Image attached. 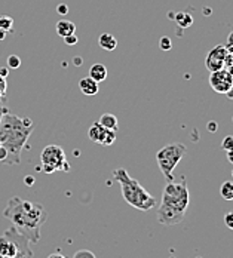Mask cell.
Instances as JSON below:
<instances>
[{
	"label": "cell",
	"mask_w": 233,
	"mask_h": 258,
	"mask_svg": "<svg viewBox=\"0 0 233 258\" xmlns=\"http://www.w3.org/2000/svg\"><path fill=\"white\" fill-rule=\"evenodd\" d=\"M3 217L8 218L12 223V227L30 243H37L40 240V229L48 220V211L42 204L14 196L5 208Z\"/></svg>",
	"instance_id": "cell-1"
},
{
	"label": "cell",
	"mask_w": 233,
	"mask_h": 258,
	"mask_svg": "<svg viewBox=\"0 0 233 258\" xmlns=\"http://www.w3.org/2000/svg\"><path fill=\"white\" fill-rule=\"evenodd\" d=\"M34 131L30 117H18L9 110L0 119V146L6 150L3 163L17 165L21 162V153Z\"/></svg>",
	"instance_id": "cell-2"
},
{
	"label": "cell",
	"mask_w": 233,
	"mask_h": 258,
	"mask_svg": "<svg viewBox=\"0 0 233 258\" xmlns=\"http://www.w3.org/2000/svg\"><path fill=\"white\" fill-rule=\"evenodd\" d=\"M190 204V193L187 182L168 181L163 191L160 207L157 208V221L163 226H176L184 220Z\"/></svg>",
	"instance_id": "cell-3"
},
{
	"label": "cell",
	"mask_w": 233,
	"mask_h": 258,
	"mask_svg": "<svg viewBox=\"0 0 233 258\" xmlns=\"http://www.w3.org/2000/svg\"><path fill=\"white\" fill-rule=\"evenodd\" d=\"M113 177L121 184L122 196L128 205L140 211H150L152 208L156 207L155 198L138 181L132 178L127 169L124 168L114 169Z\"/></svg>",
	"instance_id": "cell-4"
},
{
	"label": "cell",
	"mask_w": 233,
	"mask_h": 258,
	"mask_svg": "<svg viewBox=\"0 0 233 258\" xmlns=\"http://www.w3.org/2000/svg\"><path fill=\"white\" fill-rule=\"evenodd\" d=\"M0 255L5 258H33L30 242L14 227L0 236Z\"/></svg>",
	"instance_id": "cell-5"
},
{
	"label": "cell",
	"mask_w": 233,
	"mask_h": 258,
	"mask_svg": "<svg viewBox=\"0 0 233 258\" xmlns=\"http://www.w3.org/2000/svg\"><path fill=\"white\" fill-rule=\"evenodd\" d=\"M186 152H187V147L183 143H171L162 147L156 153V162L166 181L174 180V169L180 163Z\"/></svg>",
	"instance_id": "cell-6"
},
{
	"label": "cell",
	"mask_w": 233,
	"mask_h": 258,
	"mask_svg": "<svg viewBox=\"0 0 233 258\" xmlns=\"http://www.w3.org/2000/svg\"><path fill=\"white\" fill-rule=\"evenodd\" d=\"M40 162L43 166V171L46 174H52L55 171H64L67 172L70 169V165L67 163L66 153L60 146H48L40 153Z\"/></svg>",
	"instance_id": "cell-7"
},
{
	"label": "cell",
	"mask_w": 233,
	"mask_h": 258,
	"mask_svg": "<svg viewBox=\"0 0 233 258\" xmlns=\"http://www.w3.org/2000/svg\"><path fill=\"white\" fill-rule=\"evenodd\" d=\"M209 85L217 94H229L233 86V75L226 69L212 72L209 76Z\"/></svg>",
	"instance_id": "cell-8"
},
{
	"label": "cell",
	"mask_w": 233,
	"mask_h": 258,
	"mask_svg": "<svg viewBox=\"0 0 233 258\" xmlns=\"http://www.w3.org/2000/svg\"><path fill=\"white\" fill-rule=\"evenodd\" d=\"M88 137H89L91 141L108 147L116 141V131L105 129L98 122H95V123H92V126L88 131Z\"/></svg>",
	"instance_id": "cell-9"
},
{
	"label": "cell",
	"mask_w": 233,
	"mask_h": 258,
	"mask_svg": "<svg viewBox=\"0 0 233 258\" xmlns=\"http://www.w3.org/2000/svg\"><path fill=\"white\" fill-rule=\"evenodd\" d=\"M227 53H229L227 48L223 46V45H218V46L212 48L207 55V59H205V66H207L208 70L212 73V72L224 69L226 61H227Z\"/></svg>",
	"instance_id": "cell-10"
},
{
	"label": "cell",
	"mask_w": 233,
	"mask_h": 258,
	"mask_svg": "<svg viewBox=\"0 0 233 258\" xmlns=\"http://www.w3.org/2000/svg\"><path fill=\"white\" fill-rule=\"evenodd\" d=\"M79 88H80V91H82L85 95H88V97H94V95H97V94H98V89H100L98 82H95L94 79L89 78V76L80 79V82H79Z\"/></svg>",
	"instance_id": "cell-11"
},
{
	"label": "cell",
	"mask_w": 233,
	"mask_h": 258,
	"mask_svg": "<svg viewBox=\"0 0 233 258\" xmlns=\"http://www.w3.org/2000/svg\"><path fill=\"white\" fill-rule=\"evenodd\" d=\"M55 30H56V34L61 36V37L64 39V37H67V36L75 34L76 26H75V23H72V21H69V20H61V21L56 23Z\"/></svg>",
	"instance_id": "cell-12"
},
{
	"label": "cell",
	"mask_w": 233,
	"mask_h": 258,
	"mask_svg": "<svg viewBox=\"0 0 233 258\" xmlns=\"http://www.w3.org/2000/svg\"><path fill=\"white\" fill-rule=\"evenodd\" d=\"M107 75H108L107 67H105L104 64H100V62L92 64L91 69H89V72H88V76L92 78L95 82H98V83H100V82H104V80L107 79Z\"/></svg>",
	"instance_id": "cell-13"
},
{
	"label": "cell",
	"mask_w": 233,
	"mask_h": 258,
	"mask_svg": "<svg viewBox=\"0 0 233 258\" xmlns=\"http://www.w3.org/2000/svg\"><path fill=\"white\" fill-rule=\"evenodd\" d=\"M98 45L103 48L104 51H114L116 46H118V40L113 34L110 33H103L100 37H98Z\"/></svg>",
	"instance_id": "cell-14"
},
{
	"label": "cell",
	"mask_w": 233,
	"mask_h": 258,
	"mask_svg": "<svg viewBox=\"0 0 233 258\" xmlns=\"http://www.w3.org/2000/svg\"><path fill=\"white\" fill-rule=\"evenodd\" d=\"M98 123H100L101 126H104L105 129H110V131H116V132H118V129H119L118 117H116L114 114H111V113H105V114H103V116L100 117Z\"/></svg>",
	"instance_id": "cell-15"
},
{
	"label": "cell",
	"mask_w": 233,
	"mask_h": 258,
	"mask_svg": "<svg viewBox=\"0 0 233 258\" xmlns=\"http://www.w3.org/2000/svg\"><path fill=\"white\" fill-rule=\"evenodd\" d=\"M220 195L224 201H233V181H224L221 184Z\"/></svg>",
	"instance_id": "cell-16"
},
{
	"label": "cell",
	"mask_w": 233,
	"mask_h": 258,
	"mask_svg": "<svg viewBox=\"0 0 233 258\" xmlns=\"http://www.w3.org/2000/svg\"><path fill=\"white\" fill-rule=\"evenodd\" d=\"M14 26V20L8 15H2L0 17V28L5 30V31H9Z\"/></svg>",
	"instance_id": "cell-17"
},
{
	"label": "cell",
	"mask_w": 233,
	"mask_h": 258,
	"mask_svg": "<svg viewBox=\"0 0 233 258\" xmlns=\"http://www.w3.org/2000/svg\"><path fill=\"white\" fill-rule=\"evenodd\" d=\"M20 66H21V58L18 56V55H9L8 56V67L9 69H20Z\"/></svg>",
	"instance_id": "cell-18"
},
{
	"label": "cell",
	"mask_w": 233,
	"mask_h": 258,
	"mask_svg": "<svg viewBox=\"0 0 233 258\" xmlns=\"http://www.w3.org/2000/svg\"><path fill=\"white\" fill-rule=\"evenodd\" d=\"M176 20H177V23H179V24L183 27V28H184V27L190 26V24L193 23V20H192V18H190L187 14H179Z\"/></svg>",
	"instance_id": "cell-19"
},
{
	"label": "cell",
	"mask_w": 233,
	"mask_h": 258,
	"mask_svg": "<svg viewBox=\"0 0 233 258\" xmlns=\"http://www.w3.org/2000/svg\"><path fill=\"white\" fill-rule=\"evenodd\" d=\"M221 147L224 152H230L233 150V135H227L223 141H221Z\"/></svg>",
	"instance_id": "cell-20"
},
{
	"label": "cell",
	"mask_w": 233,
	"mask_h": 258,
	"mask_svg": "<svg viewBox=\"0 0 233 258\" xmlns=\"http://www.w3.org/2000/svg\"><path fill=\"white\" fill-rule=\"evenodd\" d=\"M159 46H160V49H162V51H169V49L172 48L171 39H169V37H166V36H163V37L160 39V42H159Z\"/></svg>",
	"instance_id": "cell-21"
},
{
	"label": "cell",
	"mask_w": 233,
	"mask_h": 258,
	"mask_svg": "<svg viewBox=\"0 0 233 258\" xmlns=\"http://www.w3.org/2000/svg\"><path fill=\"white\" fill-rule=\"evenodd\" d=\"M73 258H95V254L92 251H88V249H80L75 254Z\"/></svg>",
	"instance_id": "cell-22"
},
{
	"label": "cell",
	"mask_w": 233,
	"mask_h": 258,
	"mask_svg": "<svg viewBox=\"0 0 233 258\" xmlns=\"http://www.w3.org/2000/svg\"><path fill=\"white\" fill-rule=\"evenodd\" d=\"M224 224H226L227 229L233 230V211L227 212V214L224 215Z\"/></svg>",
	"instance_id": "cell-23"
},
{
	"label": "cell",
	"mask_w": 233,
	"mask_h": 258,
	"mask_svg": "<svg viewBox=\"0 0 233 258\" xmlns=\"http://www.w3.org/2000/svg\"><path fill=\"white\" fill-rule=\"evenodd\" d=\"M64 43H66V45H69V46L76 45V43H78V37H76V34H72V36L64 37Z\"/></svg>",
	"instance_id": "cell-24"
},
{
	"label": "cell",
	"mask_w": 233,
	"mask_h": 258,
	"mask_svg": "<svg viewBox=\"0 0 233 258\" xmlns=\"http://www.w3.org/2000/svg\"><path fill=\"white\" fill-rule=\"evenodd\" d=\"M6 91H8V83H6V79L0 76V95H2V97H6Z\"/></svg>",
	"instance_id": "cell-25"
},
{
	"label": "cell",
	"mask_w": 233,
	"mask_h": 258,
	"mask_svg": "<svg viewBox=\"0 0 233 258\" xmlns=\"http://www.w3.org/2000/svg\"><path fill=\"white\" fill-rule=\"evenodd\" d=\"M56 11H58V14H60V15H63V17H64V15H67V14H69V6H67V5H64V3H60V5H58V8H56Z\"/></svg>",
	"instance_id": "cell-26"
},
{
	"label": "cell",
	"mask_w": 233,
	"mask_h": 258,
	"mask_svg": "<svg viewBox=\"0 0 233 258\" xmlns=\"http://www.w3.org/2000/svg\"><path fill=\"white\" fill-rule=\"evenodd\" d=\"M8 75H9V67H8V66H6V67H2V69H0V76H2V78H8Z\"/></svg>",
	"instance_id": "cell-27"
},
{
	"label": "cell",
	"mask_w": 233,
	"mask_h": 258,
	"mask_svg": "<svg viewBox=\"0 0 233 258\" xmlns=\"http://www.w3.org/2000/svg\"><path fill=\"white\" fill-rule=\"evenodd\" d=\"M217 129H218V125H217L215 122H209V123H208V131H209V132H215Z\"/></svg>",
	"instance_id": "cell-28"
},
{
	"label": "cell",
	"mask_w": 233,
	"mask_h": 258,
	"mask_svg": "<svg viewBox=\"0 0 233 258\" xmlns=\"http://www.w3.org/2000/svg\"><path fill=\"white\" fill-rule=\"evenodd\" d=\"M24 181H26V184L28 185V187L34 184V178H33V177H28V175H27L26 178H24Z\"/></svg>",
	"instance_id": "cell-29"
},
{
	"label": "cell",
	"mask_w": 233,
	"mask_h": 258,
	"mask_svg": "<svg viewBox=\"0 0 233 258\" xmlns=\"http://www.w3.org/2000/svg\"><path fill=\"white\" fill-rule=\"evenodd\" d=\"M6 111H8V107H6L5 104H2V105H0V119H2V116H3Z\"/></svg>",
	"instance_id": "cell-30"
},
{
	"label": "cell",
	"mask_w": 233,
	"mask_h": 258,
	"mask_svg": "<svg viewBox=\"0 0 233 258\" xmlns=\"http://www.w3.org/2000/svg\"><path fill=\"white\" fill-rule=\"evenodd\" d=\"M226 156H227V160H229L230 163H233V150H230V152H226Z\"/></svg>",
	"instance_id": "cell-31"
},
{
	"label": "cell",
	"mask_w": 233,
	"mask_h": 258,
	"mask_svg": "<svg viewBox=\"0 0 233 258\" xmlns=\"http://www.w3.org/2000/svg\"><path fill=\"white\" fill-rule=\"evenodd\" d=\"M48 258H66L63 254H60V252H53V254H51Z\"/></svg>",
	"instance_id": "cell-32"
},
{
	"label": "cell",
	"mask_w": 233,
	"mask_h": 258,
	"mask_svg": "<svg viewBox=\"0 0 233 258\" xmlns=\"http://www.w3.org/2000/svg\"><path fill=\"white\" fill-rule=\"evenodd\" d=\"M5 36H6V31L0 28V40H2V39H5Z\"/></svg>",
	"instance_id": "cell-33"
},
{
	"label": "cell",
	"mask_w": 233,
	"mask_h": 258,
	"mask_svg": "<svg viewBox=\"0 0 233 258\" xmlns=\"http://www.w3.org/2000/svg\"><path fill=\"white\" fill-rule=\"evenodd\" d=\"M75 62H76V66H82V58L79 59V58H75Z\"/></svg>",
	"instance_id": "cell-34"
},
{
	"label": "cell",
	"mask_w": 233,
	"mask_h": 258,
	"mask_svg": "<svg viewBox=\"0 0 233 258\" xmlns=\"http://www.w3.org/2000/svg\"><path fill=\"white\" fill-rule=\"evenodd\" d=\"M230 40H232V42H230L226 48H230V46H233V33H232V36H230Z\"/></svg>",
	"instance_id": "cell-35"
},
{
	"label": "cell",
	"mask_w": 233,
	"mask_h": 258,
	"mask_svg": "<svg viewBox=\"0 0 233 258\" xmlns=\"http://www.w3.org/2000/svg\"><path fill=\"white\" fill-rule=\"evenodd\" d=\"M5 98H6V97H2V95H0V105L5 104Z\"/></svg>",
	"instance_id": "cell-36"
},
{
	"label": "cell",
	"mask_w": 233,
	"mask_h": 258,
	"mask_svg": "<svg viewBox=\"0 0 233 258\" xmlns=\"http://www.w3.org/2000/svg\"><path fill=\"white\" fill-rule=\"evenodd\" d=\"M227 95H229V97H230V98H233V86H232V89H230V92H229V94H227Z\"/></svg>",
	"instance_id": "cell-37"
},
{
	"label": "cell",
	"mask_w": 233,
	"mask_h": 258,
	"mask_svg": "<svg viewBox=\"0 0 233 258\" xmlns=\"http://www.w3.org/2000/svg\"><path fill=\"white\" fill-rule=\"evenodd\" d=\"M0 258H5V257H3V255H0Z\"/></svg>",
	"instance_id": "cell-38"
},
{
	"label": "cell",
	"mask_w": 233,
	"mask_h": 258,
	"mask_svg": "<svg viewBox=\"0 0 233 258\" xmlns=\"http://www.w3.org/2000/svg\"><path fill=\"white\" fill-rule=\"evenodd\" d=\"M232 175H233V171H232Z\"/></svg>",
	"instance_id": "cell-39"
},
{
	"label": "cell",
	"mask_w": 233,
	"mask_h": 258,
	"mask_svg": "<svg viewBox=\"0 0 233 258\" xmlns=\"http://www.w3.org/2000/svg\"><path fill=\"white\" fill-rule=\"evenodd\" d=\"M0 147H2V146H0Z\"/></svg>",
	"instance_id": "cell-40"
}]
</instances>
